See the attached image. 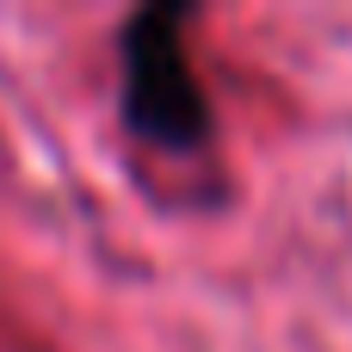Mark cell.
<instances>
[{
	"instance_id": "cell-1",
	"label": "cell",
	"mask_w": 352,
	"mask_h": 352,
	"mask_svg": "<svg viewBox=\"0 0 352 352\" xmlns=\"http://www.w3.org/2000/svg\"><path fill=\"white\" fill-rule=\"evenodd\" d=\"M186 25H192V6L161 0V6L130 12L124 31H118V111H124V130L142 136L148 148H167V155H192L217 130L204 80H198L192 50H186Z\"/></svg>"
}]
</instances>
